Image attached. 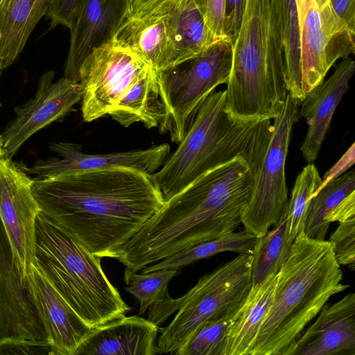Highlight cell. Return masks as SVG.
Listing matches in <instances>:
<instances>
[{
    "mask_svg": "<svg viewBox=\"0 0 355 355\" xmlns=\"http://www.w3.org/2000/svg\"><path fill=\"white\" fill-rule=\"evenodd\" d=\"M33 179L41 211L100 258L116 259L165 201L152 175L133 168Z\"/></svg>",
    "mask_w": 355,
    "mask_h": 355,
    "instance_id": "obj_1",
    "label": "cell"
},
{
    "mask_svg": "<svg viewBox=\"0 0 355 355\" xmlns=\"http://www.w3.org/2000/svg\"><path fill=\"white\" fill-rule=\"evenodd\" d=\"M254 179L241 157L207 171L165 200L116 259L138 272L192 245L234 232L242 224Z\"/></svg>",
    "mask_w": 355,
    "mask_h": 355,
    "instance_id": "obj_2",
    "label": "cell"
},
{
    "mask_svg": "<svg viewBox=\"0 0 355 355\" xmlns=\"http://www.w3.org/2000/svg\"><path fill=\"white\" fill-rule=\"evenodd\" d=\"M328 241L295 238L277 275L272 303L250 355H286L329 299L349 287Z\"/></svg>",
    "mask_w": 355,
    "mask_h": 355,
    "instance_id": "obj_3",
    "label": "cell"
},
{
    "mask_svg": "<svg viewBox=\"0 0 355 355\" xmlns=\"http://www.w3.org/2000/svg\"><path fill=\"white\" fill-rule=\"evenodd\" d=\"M225 90L214 92L200 106L175 151L152 175L166 200L207 171L243 158L256 177L270 141L271 120L241 121L225 109Z\"/></svg>",
    "mask_w": 355,
    "mask_h": 355,
    "instance_id": "obj_4",
    "label": "cell"
},
{
    "mask_svg": "<svg viewBox=\"0 0 355 355\" xmlns=\"http://www.w3.org/2000/svg\"><path fill=\"white\" fill-rule=\"evenodd\" d=\"M226 84L225 109L232 116L271 120L279 112L288 90L272 0H246Z\"/></svg>",
    "mask_w": 355,
    "mask_h": 355,
    "instance_id": "obj_5",
    "label": "cell"
},
{
    "mask_svg": "<svg viewBox=\"0 0 355 355\" xmlns=\"http://www.w3.org/2000/svg\"><path fill=\"white\" fill-rule=\"evenodd\" d=\"M35 259L73 311L94 329L131 309L92 254L40 211L35 219Z\"/></svg>",
    "mask_w": 355,
    "mask_h": 355,
    "instance_id": "obj_6",
    "label": "cell"
},
{
    "mask_svg": "<svg viewBox=\"0 0 355 355\" xmlns=\"http://www.w3.org/2000/svg\"><path fill=\"white\" fill-rule=\"evenodd\" d=\"M230 37L220 40L195 58L171 69L157 71L158 93L164 116L157 128L179 144L191 125L205 98L227 83L232 67Z\"/></svg>",
    "mask_w": 355,
    "mask_h": 355,
    "instance_id": "obj_7",
    "label": "cell"
},
{
    "mask_svg": "<svg viewBox=\"0 0 355 355\" xmlns=\"http://www.w3.org/2000/svg\"><path fill=\"white\" fill-rule=\"evenodd\" d=\"M251 262V254L241 253L201 277L171 322L159 328L157 354L178 355L204 322L240 306L252 286Z\"/></svg>",
    "mask_w": 355,
    "mask_h": 355,
    "instance_id": "obj_8",
    "label": "cell"
},
{
    "mask_svg": "<svg viewBox=\"0 0 355 355\" xmlns=\"http://www.w3.org/2000/svg\"><path fill=\"white\" fill-rule=\"evenodd\" d=\"M298 107L288 93L273 119L268 146L242 216L244 230L258 237L275 226L287 211L285 164L292 128L297 121Z\"/></svg>",
    "mask_w": 355,
    "mask_h": 355,
    "instance_id": "obj_9",
    "label": "cell"
},
{
    "mask_svg": "<svg viewBox=\"0 0 355 355\" xmlns=\"http://www.w3.org/2000/svg\"><path fill=\"white\" fill-rule=\"evenodd\" d=\"M151 68L139 54L114 38L94 48L78 73L83 120L91 122L108 114Z\"/></svg>",
    "mask_w": 355,
    "mask_h": 355,
    "instance_id": "obj_10",
    "label": "cell"
},
{
    "mask_svg": "<svg viewBox=\"0 0 355 355\" xmlns=\"http://www.w3.org/2000/svg\"><path fill=\"white\" fill-rule=\"evenodd\" d=\"M300 42L301 102L338 59L355 51L354 35L329 1L295 0ZM300 102V103H301Z\"/></svg>",
    "mask_w": 355,
    "mask_h": 355,
    "instance_id": "obj_11",
    "label": "cell"
},
{
    "mask_svg": "<svg viewBox=\"0 0 355 355\" xmlns=\"http://www.w3.org/2000/svg\"><path fill=\"white\" fill-rule=\"evenodd\" d=\"M49 354L0 218V354Z\"/></svg>",
    "mask_w": 355,
    "mask_h": 355,
    "instance_id": "obj_12",
    "label": "cell"
},
{
    "mask_svg": "<svg viewBox=\"0 0 355 355\" xmlns=\"http://www.w3.org/2000/svg\"><path fill=\"white\" fill-rule=\"evenodd\" d=\"M33 182L12 159L0 158V218L23 284L35 259V219L41 211Z\"/></svg>",
    "mask_w": 355,
    "mask_h": 355,
    "instance_id": "obj_13",
    "label": "cell"
},
{
    "mask_svg": "<svg viewBox=\"0 0 355 355\" xmlns=\"http://www.w3.org/2000/svg\"><path fill=\"white\" fill-rule=\"evenodd\" d=\"M55 71L49 70L38 80L35 96L15 107V117L1 135L3 157L12 159L35 133L65 116L83 97L80 83L64 76L53 82Z\"/></svg>",
    "mask_w": 355,
    "mask_h": 355,
    "instance_id": "obj_14",
    "label": "cell"
},
{
    "mask_svg": "<svg viewBox=\"0 0 355 355\" xmlns=\"http://www.w3.org/2000/svg\"><path fill=\"white\" fill-rule=\"evenodd\" d=\"M24 286L45 333L49 354L75 355L93 329L69 306L36 259Z\"/></svg>",
    "mask_w": 355,
    "mask_h": 355,
    "instance_id": "obj_15",
    "label": "cell"
},
{
    "mask_svg": "<svg viewBox=\"0 0 355 355\" xmlns=\"http://www.w3.org/2000/svg\"><path fill=\"white\" fill-rule=\"evenodd\" d=\"M49 150L58 157L39 159L31 167H24L28 175L51 179L72 173L114 167L133 168L153 175L170 155L171 147L165 143L145 150H133L107 154L89 155L81 146L72 142H51Z\"/></svg>",
    "mask_w": 355,
    "mask_h": 355,
    "instance_id": "obj_16",
    "label": "cell"
},
{
    "mask_svg": "<svg viewBox=\"0 0 355 355\" xmlns=\"http://www.w3.org/2000/svg\"><path fill=\"white\" fill-rule=\"evenodd\" d=\"M127 0H85L70 29L64 77L79 83L80 67L92 52L110 41L126 17Z\"/></svg>",
    "mask_w": 355,
    "mask_h": 355,
    "instance_id": "obj_17",
    "label": "cell"
},
{
    "mask_svg": "<svg viewBox=\"0 0 355 355\" xmlns=\"http://www.w3.org/2000/svg\"><path fill=\"white\" fill-rule=\"evenodd\" d=\"M286 355H355V294L325 304Z\"/></svg>",
    "mask_w": 355,
    "mask_h": 355,
    "instance_id": "obj_18",
    "label": "cell"
},
{
    "mask_svg": "<svg viewBox=\"0 0 355 355\" xmlns=\"http://www.w3.org/2000/svg\"><path fill=\"white\" fill-rule=\"evenodd\" d=\"M355 71L349 57L343 59L330 78L313 87L298 107L297 120L306 119L308 130L300 150L305 161L312 164L318 158L334 113Z\"/></svg>",
    "mask_w": 355,
    "mask_h": 355,
    "instance_id": "obj_19",
    "label": "cell"
},
{
    "mask_svg": "<svg viewBox=\"0 0 355 355\" xmlns=\"http://www.w3.org/2000/svg\"><path fill=\"white\" fill-rule=\"evenodd\" d=\"M159 326L125 315L93 329L75 355L157 354Z\"/></svg>",
    "mask_w": 355,
    "mask_h": 355,
    "instance_id": "obj_20",
    "label": "cell"
},
{
    "mask_svg": "<svg viewBox=\"0 0 355 355\" xmlns=\"http://www.w3.org/2000/svg\"><path fill=\"white\" fill-rule=\"evenodd\" d=\"M139 54L156 71L176 66V53L164 13L155 7L127 17L112 37Z\"/></svg>",
    "mask_w": 355,
    "mask_h": 355,
    "instance_id": "obj_21",
    "label": "cell"
},
{
    "mask_svg": "<svg viewBox=\"0 0 355 355\" xmlns=\"http://www.w3.org/2000/svg\"><path fill=\"white\" fill-rule=\"evenodd\" d=\"M155 7L166 16L175 50L176 66L195 58L219 41L208 28L193 0H163Z\"/></svg>",
    "mask_w": 355,
    "mask_h": 355,
    "instance_id": "obj_22",
    "label": "cell"
},
{
    "mask_svg": "<svg viewBox=\"0 0 355 355\" xmlns=\"http://www.w3.org/2000/svg\"><path fill=\"white\" fill-rule=\"evenodd\" d=\"M277 274L252 286L229 328L225 355H250L272 303Z\"/></svg>",
    "mask_w": 355,
    "mask_h": 355,
    "instance_id": "obj_23",
    "label": "cell"
},
{
    "mask_svg": "<svg viewBox=\"0 0 355 355\" xmlns=\"http://www.w3.org/2000/svg\"><path fill=\"white\" fill-rule=\"evenodd\" d=\"M355 217V172L347 171L329 182L315 195L304 232L309 238L324 240L332 222Z\"/></svg>",
    "mask_w": 355,
    "mask_h": 355,
    "instance_id": "obj_24",
    "label": "cell"
},
{
    "mask_svg": "<svg viewBox=\"0 0 355 355\" xmlns=\"http://www.w3.org/2000/svg\"><path fill=\"white\" fill-rule=\"evenodd\" d=\"M50 0H0V70L22 52L37 24L46 15Z\"/></svg>",
    "mask_w": 355,
    "mask_h": 355,
    "instance_id": "obj_25",
    "label": "cell"
},
{
    "mask_svg": "<svg viewBox=\"0 0 355 355\" xmlns=\"http://www.w3.org/2000/svg\"><path fill=\"white\" fill-rule=\"evenodd\" d=\"M108 115L125 128L137 122H141L147 128L158 127L164 116V110L158 93L157 71L151 68Z\"/></svg>",
    "mask_w": 355,
    "mask_h": 355,
    "instance_id": "obj_26",
    "label": "cell"
},
{
    "mask_svg": "<svg viewBox=\"0 0 355 355\" xmlns=\"http://www.w3.org/2000/svg\"><path fill=\"white\" fill-rule=\"evenodd\" d=\"M259 237L243 230L232 232L218 238L204 241L171 255L155 263L144 268L141 273L155 270L181 269L201 259L223 252L252 254Z\"/></svg>",
    "mask_w": 355,
    "mask_h": 355,
    "instance_id": "obj_27",
    "label": "cell"
},
{
    "mask_svg": "<svg viewBox=\"0 0 355 355\" xmlns=\"http://www.w3.org/2000/svg\"><path fill=\"white\" fill-rule=\"evenodd\" d=\"M283 46L286 80L291 99L300 105L301 71L300 27L295 0H272Z\"/></svg>",
    "mask_w": 355,
    "mask_h": 355,
    "instance_id": "obj_28",
    "label": "cell"
},
{
    "mask_svg": "<svg viewBox=\"0 0 355 355\" xmlns=\"http://www.w3.org/2000/svg\"><path fill=\"white\" fill-rule=\"evenodd\" d=\"M286 215L272 230L259 237L251 254L252 286L277 274L289 256L293 241L287 231Z\"/></svg>",
    "mask_w": 355,
    "mask_h": 355,
    "instance_id": "obj_29",
    "label": "cell"
},
{
    "mask_svg": "<svg viewBox=\"0 0 355 355\" xmlns=\"http://www.w3.org/2000/svg\"><path fill=\"white\" fill-rule=\"evenodd\" d=\"M321 182L322 178L313 163L304 167L295 180L286 215L287 231L293 241L305 229L313 199Z\"/></svg>",
    "mask_w": 355,
    "mask_h": 355,
    "instance_id": "obj_30",
    "label": "cell"
},
{
    "mask_svg": "<svg viewBox=\"0 0 355 355\" xmlns=\"http://www.w3.org/2000/svg\"><path fill=\"white\" fill-rule=\"evenodd\" d=\"M241 305L204 322L178 355H225L228 330Z\"/></svg>",
    "mask_w": 355,
    "mask_h": 355,
    "instance_id": "obj_31",
    "label": "cell"
},
{
    "mask_svg": "<svg viewBox=\"0 0 355 355\" xmlns=\"http://www.w3.org/2000/svg\"><path fill=\"white\" fill-rule=\"evenodd\" d=\"M180 269L169 268L138 274L126 268L124 271V289L137 300L139 314L143 315L153 304L162 300L168 293V284Z\"/></svg>",
    "mask_w": 355,
    "mask_h": 355,
    "instance_id": "obj_32",
    "label": "cell"
},
{
    "mask_svg": "<svg viewBox=\"0 0 355 355\" xmlns=\"http://www.w3.org/2000/svg\"><path fill=\"white\" fill-rule=\"evenodd\" d=\"M328 241L338 263L348 266L352 271H354L355 217L339 223Z\"/></svg>",
    "mask_w": 355,
    "mask_h": 355,
    "instance_id": "obj_33",
    "label": "cell"
},
{
    "mask_svg": "<svg viewBox=\"0 0 355 355\" xmlns=\"http://www.w3.org/2000/svg\"><path fill=\"white\" fill-rule=\"evenodd\" d=\"M217 40L229 37L225 32L226 0H193Z\"/></svg>",
    "mask_w": 355,
    "mask_h": 355,
    "instance_id": "obj_34",
    "label": "cell"
},
{
    "mask_svg": "<svg viewBox=\"0 0 355 355\" xmlns=\"http://www.w3.org/2000/svg\"><path fill=\"white\" fill-rule=\"evenodd\" d=\"M85 0H50L46 16L51 29L63 26L72 28Z\"/></svg>",
    "mask_w": 355,
    "mask_h": 355,
    "instance_id": "obj_35",
    "label": "cell"
},
{
    "mask_svg": "<svg viewBox=\"0 0 355 355\" xmlns=\"http://www.w3.org/2000/svg\"><path fill=\"white\" fill-rule=\"evenodd\" d=\"M182 299V296L178 299H173L169 294L166 295L162 300L153 304L148 308L147 320L157 326L162 324L169 316L179 309Z\"/></svg>",
    "mask_w": 355,
    "mask_h": 355,
    "instance_id": "obj_36",
    "label": "cell"
},
{
    "mask_svg": "<svg viewBox=\"0 0 355 355\" xmlns=\"http://www.w3.org/2000/svg\"><path fill=\"white\" fill-rule=\"evenodd\" d=\"M246 0H226L225 32L232 42L241 24Z\"/></svg>",
    "mask_w": 355,
    "mask_h": 355,
    "instance_id": "obj_37",
    "label": "cell"
},
{
    "mask_svg": "<svg viewBox=\"0 0 355 355\" xmlns=\"http://www.w3.org/2000/svg\"><path fill=\"white\" fill-rule=\"evenodd\" d=\"M354 146V143H353L338 161L324 173V176L322 178V182L318 191L329 182L346 173L347 171L354 165L355 161Z\"/></svg>",
    "mask_w": 355,
    "mask_h": 355,
    "instance_id": "obj_38",
    "label": "cell"
},
{
    "mask_svg": "<svg viewBox=\"0 0 355 355\" xmlns=\"http://www.w3.org/2000/svg\"><path fill=\"white\" fill-rule=\"evenodd\" d=\"M336 15L355 33V0H329Z\"/></svg>",
    "mask_w": 355,
    "mask_h": 355,
    "instance_id": "obj_39",
    "label": "cell"
},
{
    "mask_svg": "<svg viewBox=\"0 0 355 355\" xmlns=\"http://www.w3.org/2000/svg\"><path fill=\"white\" fill-rule=\"evenodd\" d=\"M163 0H127L126 17L141 16Z\"/></svg>",
    "mask_w": 355,
    "mask_h": 355,
    "instance_id": "obj_40",
    "label": "cell"
},
{
    "mask_svg": "<svg viewBox=\"0 0 355 355\" xmlns=\"http://www.w3.org/2000/svg\"><path fill=\"white\" fill-rule=\"evenodd\" d=\"M1 103H0V107H1ZM2 147H3V141H2V137H1V135H0V158L3 157V149H2Z\"/></svg>",
    "mask_w": 355,
    "mask_h": 355,
    "instance_id": "obj_41",
    "label": "cell"
}]
</instances>
